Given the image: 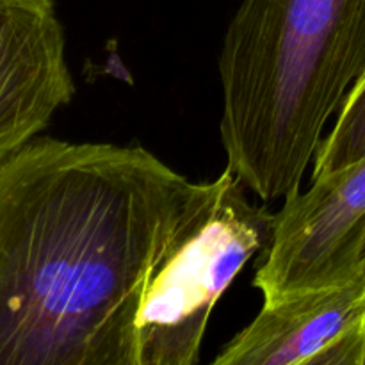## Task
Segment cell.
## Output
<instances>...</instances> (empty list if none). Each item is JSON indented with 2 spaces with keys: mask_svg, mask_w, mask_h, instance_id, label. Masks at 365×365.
<instances>
[{
  "mask_svg": "<svg viewBox=\"0 0 365 365\" xmlns=\"http://www.w3.org/2000/svg\"><path fill=\"white\" fill-rule=\"evenodd\" d=\"M205 185L139 145L34 138L0 160V365H138L146 292Z\"/></svg>",
  "mask_w": 365,
  "mask_h": 365,
  "instance_id": "1",
  "label": "cell"
},
{
  "mask_svg": "<svg viewBox=\"0 0 365 365\" xmlns=\"http://www.w3.org/2000/svg\"><path fill=\"white\" fill-rule=\"evenodd\" d=\"M217 70L227 168L262 202H285L365 73V0H242Z\"/></svg>",
  "mask_w": 365,
  "mask_h": 365,
  "instance_id": "2",
  "label": "cell"
},
{
  "mask_svg": "<svg viewBox=\"0 0 365 365\" xmlns=\"http://www.w3.org/2000/svg\"><path fill=\"white\" fill-rule=\"evenodd\" d=\"M274 214L253 205L230 170L207 182L157 269L135 324L138 365L200 362L209 319L246 264L266 252Z\"/></svg>",
  "mask_w": 365,
  "mask_h": 365,
  "instance_id": "3",
  "label": "cell"
},
{
  "mask_svg": "<svg viewBox=\"0 0 365 365\" xmlns=\"http://www.w3.org/2000/svg\"><path fill=\"white\" fill-rule=\"evenodd\" d=\"M364 223L365 157L285 200L253 287L274 302L349 280L360 271L355 245Z\"/></svg>",
  "mask_w": 365,
  "mask_h": 365,
  "instance_id": "4",
  "label": "cell"
},
{
  "mask_svg": "<svg viewBox=\"0 0 365 365\" xmlns=\"http://www.w3.org/2000/svg\"><path fill=\"white\" fill-rule=\"evenodd\" d=\"M216 365H365V269L341 284L264 303Z\"/></svg>",
  "mask_w": 365,
  "mask_h": 365,
  "instance_id": "5",
  "label": "cell"
},
{
  "mask_svg": "<svg viewBox=\"0 0 365 365\" xmlns=\"http://www.w3.org/2000/svg\"><path fill=\"white\" fill-rule=\"evenodd\" d=\"M73 95L53 0H0V160L38 138Z\"/></svg>",
  "mask_w": 365,
  "mask_h": 365,
  "instance_id": "6",
  "label": "cell"
},
{
  "mask_svg": "<svg viewBox=\"0 0 365 365\" xmlns=\"http://www.w3.org/2000/svg\"><path fill=\"white\" fill-rule=\"evenodd\" d=\"M365 157V73L359 78L321 139L312 160V180L359 163Z\"/></svg>",
  "mask_w": 365,
  "mask_h": 365,
  "instance_id": "7",
  "label": "cell"
},
{
  "mask_svg": "<svg viewBox=\"0 0 365 365\" xmlns=\"http://www.w3.org/2000/svg\"><path fill=\"white\" fill-rule=\"evenodd\" d=\"M355 259L359 267H364L365 269V223L362 225L359 232V237H356V245H355Z\"/></svg>",
  "mask_w": 365,
  "mask_h": 365,
  "instance_id": "8",
  "label": "cell"
}]
</instances>
